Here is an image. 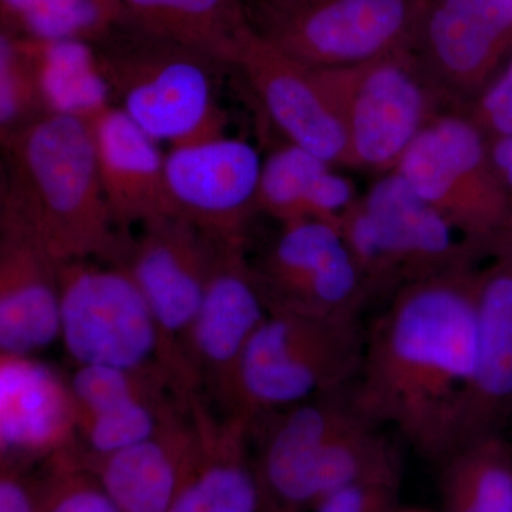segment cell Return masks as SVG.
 Listing matches in <instances>:
<instances>
[{"mask_svg": "<svg viewBox=\"0 0 512 512\" xmlns=\"http://www.w3.org/2000/svg\"><path fill=\"white\" fill-rule=\"evenodd\" d=\"M249 264L269 312L360 319L372 301L340 228L328 222L281 224L264 255Z\"/></svg>", "mask_w": 512, "mask_h": 512, "instance_id": "11", "label": "cell"}, {"mask_svg": "<svg viewBox=\"0 0 512 512\" xmlns=\"http://www.w3.org/2000/svg\"><path fill=\"white\" fill-rule=\"evenodd\" d=\"M339 228L372 299L487 259L397 171L380 175Z\"/></svg>", "mask_w": 512, "mask_h": 512, "instance_id": "4", "label": "cell"}, {"mask_svg": "<svg viewBox=\"0 0 512 512\" xmlns=\"http://www.w3.org/2000/svg\"><path fill=\"white\" fill-rule=\"evenodd\" d=\"M2 146L0 218L30 232L57 264H123L131 235L117 227L107 204L92 121L47 114Z\"/></svg>", "mask_w": 512, "mask_h": 512, "instance_id": "2", "label": "cell"}, {"mask_svg": "<svg viewBox=\"0 0 512 512\" xmlns=\"http://www.w3.org/2000/svg\"><path fill=\"white\" fill-rule=\"evenodd\" d=\"M348 138L350 168L396 170L431 121L450 110L409 43L367 62L312 69Z\"/></svg>", "mask_w": 512, "mask_h": 512, "instance_id": "6", "label": "cell"}, {"mask_svg": "<svg viewBox=\"0 0 512 512\" xmlns=\"http://www.w3.org/2000/svg\"><path fill=\"white\" fill-rule=\"evenodd\" d=\"M40 512H121L76 450L43 461Z\"/></svg>", "mask_w": 512, "mask_h": 512, "instance_id": "30", "label": "cell"}, {"mask_svg": "<svg viewBox=\"0 0 512 512\" xmlns=\"http://www.w3.org/2000/svg\"><path fill=\"white\" fill-rule=\"evenodd\" d=\"M264 427L256 466L265 512H298L315 505V478L326 444L359 416L350 389L276 410Z\"/></svg>", "mask_w": 512, "mask_h": 512, "instance_id": "16", "label": "cell"}, {"mask_svg": "<svg viewBox=\"0 0 512 512\" xmlns=\"http://www.w3.org/2000/svg\"><path fill=\"white\" fill-rule=\"evenodd\" d=\"M104 195L117 227L151 224L175 217L165 177L161 144L116 106L92 121Z\"/></svg>", "mask_w": 512, "mask_h": 512, "instance_id": "21", "label": "cell"}, {"mask_svg": "<svg viewBox=\"0 0 512 512\" xmlns=\"http://www.w3.org/2000/svg\"><path fill=\"white\" fill-rule=\"evenodd\" d=\"M268 313L244 242H222L185 348L192 394L205 390L231 414L242 357Z\"/></svg>", "mask_w": 512, "mask_h": 512, "instance_id": "13", "label": "cell"}, {"mask_svg": "<svg viewBox=\"0 0 512 512\" xmlns=\"http://www.w3.org/2000/svg\"><path fill=\"white\" fill-rule=\"evenodd\" d=\"M488 138L512 136V52L466 110Z\"/></svg>", "mask_w": 512, "mask_h": 512, "instance_id": "31", "label": "cell"}, {"mask_svg": "<svg viewBox=\"0 0 512 512\" xmlns=\"http://www.w3.org/2000/svg\"><path fill=\"white\" fill-rule=\"evenodd\" d=\"M46 116L35 70L22 36L0 33V138Z\"/></svg>", "mask_w": 512, "mask_h": 512, "instance_id": "29", "label": "cell"}, {"mask_svg": "<svg viewBox=\"0 0 512 512\" xmlns=\"http://www.w3.org/2000/svg\"><path fill=\"white\" fill-rule=\"evenodd\" d=\"M488 147L498 177L512 198V136L488 138Z\"/></svg>", "mask_w": 512, "mask_h": 512, "instance_id": "34", "label": "cell"}, {"mask_svg": "<svg viewBox=\"0 0 512 512\" xmlns=\"http://www.w3.org/2000/svg\"><path fill=\"white\" fill-rule=\"evenodd\" d=\"M262 164L255 146L227 134L170 148L165 177L175 217L212 237L245 244L258 212Z\"/></svg>", "mask_w": 512, "mask_h": 512, "instance_id": "14", "label": "cell"}, {"mask_svg": "<svg viewBox=\"0 0 512 512\" xmlns=\"http://www.w3.org/2000/svg\"><path fill=\"white\" fill-rule=\"evenodd\" d=\"M477 278V366L454 450L512 419V239L488 256ZM451 451V453H453Z\"/></svg>", "mask_w": 512, "mask_h": 512, "instance_id": "17", "label": "cell"}, {"mask_svg": "<svg viewBox=\"0 0 512 512\" xmlns=\"http://www.w3.org/2000/svg\"><path fill=\"white\" fill-rule=\"evenodd\" d=\"M59 288L60 340L77 366L163 370L156 320L123 265L94 259L64 262L59 264Z\"/></svg>", "mask_w": 512, "mask_h": 512, "instance_id": "9", "label": "cell"}, {"mask_svg": "<svg viewBox=\"0 0 512 512\" xmlns=\"http://www.w3.org/2000/svg\"><path fill=\"white\" fill-rule=\"evenodd\" d=\"M194 440L180 487L168 512H265L256 467L248 456L254 417L215 416L192 394Z\"/></svg>", "mask_w": 512, "mask_h": 512, "instance_id": "19", "label": "cell"}, {"mask_svg": "<svg viewBox=\"0 0 512 512\" xmlns=\"http://www.w3.org/2000/svg\"><path fill=\"white\" fill-rule=\"evenodd\" d=\"M123 22L232 66L251 26L244 0H121Z\"/></svg>", "mask_w": 512, "mask_h": 512, "instance_id": "24", "label": "cell"}, {"mask_svg": "<svg viewBox=\"0 0 512 512\" xmlns=\"http://www.w3.org/2000/svg\"><path fill=\"white\" fill-rule=\"evenodd\" d=\"M394 171L485 258L511 241V195L491 160L488 137L467 111L440 113Z\"/></svg>", "mask_w": 512, "mask_h": 512, "instance_id": "7", "label": "cell"}, {"mask_svg": "<svg viewBox=\"0 0 512 512\" xmlns=\"http://www.w3.org/2000/svg\"><path fill=\"white\" fill-rule=\"evenodd\" d=\"M47 114L93 121L113 106L93 43L22 36Z\"/></svg>", "mask_w": 512, "mask_h": 512, "instance_id": "25", "label": "cell"}, {"mask_svg": "<svg viewBox=\"0 0 512 512\" xmlns=\"http://www.w3.org/2000/svg\"><path fill=\"white\" fill-rule=\"evenodd\" d=\"M70 384L35 356L0 353V463L30 467L76 446Z\"/></svg>", "mask_w": 512, "mask_h": 512, "instance_id": "18", "label": "cell"}, {"mask_svg": "<svg viewBox=\"0 0 512 512\" xmlns=\"http://www.w3.org/2000/svg\"><path fill=\"white\" fill-rule=\"evenodd\" d=\"M94 46L113 106L157 143L173 148L224 136L217 67L227 64L124 23Z\"/></svg>", "mask_w": 512, "mask_h": 512, "instance_id": "3", "label": "cell"}, {"mask_svg": "<svg viewBox=\"0 0 512 512\" xmlns=\"http://www.w3.org/2000/svg\"><path fill=\"white\" fill-rule=\"evenodd\" d=\"M249 26L309 67L367 62L412 39L426 0H244Z\"/></svg>", "mask_w": 512, "mask_h": 512, "instance_id": "8", "label": "cell"}, {"mask_svg": "<svg viewBox=\"0 0 512 512\" xmlns=\"http://www.w3.org/2000/svg\"><path fill=\"white\" fill-rule=\"evenodd\" d=\"M447 457L451 512H512V447L504 434L470 441Z\"/></svg>", "mask_w": 512, "mask_h": 512, "instance_id": "27", "label": "cell"}, {"mask_svg": "<svg viewBox=\"0 0 512 512\" xmlns=\"http://www.w3.org/2000/svg\"><path fill=\"white\" fill-rule=\"evenodd\" d=\"M0 464V512H40L39 477L29 467Z\"/></svg>", "mask_w": 512, "mask_h": 512, "instance_id": "33", "label": "cell"}, {"mask_svg": "<svg viewBox=\"0 0 512 512\" xmlns=\"http://www.w3.org/2000/svg\"><path fill=\"white\" fill-rule=\"evenodd\" d=\"M394 466L359 483L340 488L313 505L315 512H386L397 480Z\"/></svg>", "mask_w": 512, "mask_h": 512, "instance_id": "32", "label": "cell"}, {"mask_svg": "<svg viewBox=\"0 0 512 512\" xmlns=\"http://www.w3.org/2000/svg\"><path fill=\"white\" fill-rule=\"evenodd\" d=\"M365 338L360 319L269 312L242 357L231 414L255 419L350 389Z\"/></svg>", "mask_w": 512, "mask_h": 512, "instance_id": "5", "label": "cell"}, {"mask_svg": "<svg viewBox=\"0 0 512 512\" xmlns=\"http://www.w3.org/2000/svg\"><path fill=\"white\" fill-rule=\"evenodd\" d=\"M187 402L177 396L143 399L77 420L80 458H101L151 439L168 413Z\"/></svg>", "mask_w": 512, "mask_h": 512, "instance_id": "28", "label": "cell"}, {"mask_svg": "<svg viewBox=\"0 0 512 512\" xmlns=\"http://www.w3.org/2000/svg\"><path fill=\"white\" fill-rule=\"evenodd\" d=\"M57 339L59 264L25 228L0 218V353L35 356Z\"/></svg>", "mask_w": 512, "mask_h": 512, "instance_id": "20", "label": "cell"}, {"mask_svg": "<svg viewBox=\"0 0 512 512\" xmlns=\"http://www.w3.org/2000/svg\"><path fill=\"white\" fill-rule=\"evenodd\" d=\"M0 13L6 32L93 45L123 22L121 0H0Z\"/></svg>", "mask_w": 512, "mask_h": 512, "instance_id": "26", "label": "cell"}, {"mask_svg": "<svg viewBox=\"0 0 512 512\" xmlns=\"http://www.w3.org/2000/svg\"><path fill=\"white\" fill-rule=\"evenodd\" d=\"M450 110H466L512 52V0H426L409 42Z\"/></svg>", "mask_w": 512, "mask_h": 512, "instance_id": "12", "label": "cell"}, {"mask_svg": "<svg viewBox=\"0 0 512 512\" xmlns=\"http://www.w3.org/2000/svg\"><path fill=\"white\" fill-rule=\"evenodd\" d=\"M480 264L404 286L366 332L353 403L417 450L447 457L477 366Z\"/></svg>", "mask_w": 512, "mask_h": 512, "instance_id": "1", "label": "cell"}, {"mask_svg": "<svg viewBox=\"0 0 512 512\" xmlns=\"http://www.w3.org/2000/svg\"><path fill=\"white\" fill-rule=\"evenodd\" d=\"M232 67L247 80L286 143L333 167H350L348 138L313 70L268 45L249 28Z\"/></svg>", "mask_w": 512, "mask_h": 512, "instance_id": "15", "label": "cell"}, {"mask_svg": "<svg viewBox=\"0 0 512 512\" xmlns=\"http://www.w3.org/2000/svg\"><path fill=\"white\" fill-rule=\"evenodd\" d=\"M359 198L350 178L293 144L276 148L262 164L258 212L279 224L316 220L339 227Z\"/></svg>", "mask_w": 512, "mask_h": 512, "instance_id": "23", "label": "cell"}, {"mask_svg": "<svg viewBox=\"0 0 512 512\" xmlns=\"http://www.w3.org/2000/svg\"><path fill=\"white\" fill-rule=\"evenodd\" d=\"M194 440L190 400L175 406L151 439L101 458H80L121 512H168ZM79 456V454H77Z\"/></svg>", "mask_w": 512, "mask_h": 512, "instance_id": "22", "label": "cell"}, {"mask_svg": "<svg viewBox=\"0 0 512 512\" xmlns=\"http://www.w3.org/2000/svg\"><path fill=\"white\" fill-rule=\"evenodd\" d=\"M131 237L123 265L156 320L161 369L181 399L191 396L185 348L224 239L181 217L144 225ZM229 242V241H228Z\"/></svg>", "mask_w": 512, "mask_h": 512, "instance_id": "10", "label": "cell"}]
</instances>
